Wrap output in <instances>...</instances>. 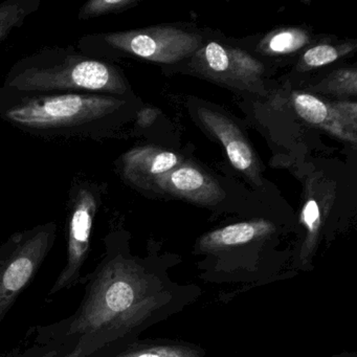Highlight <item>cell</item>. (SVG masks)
Returning a JSON list of instances; mask_svg holds the SVG:
<instances>
[{"label":"cell","instance_id":"1","mask_svg":"<svg viewBox=\"0 0 357 357\" xmlns=\"http://www.w3.org/2000/svg\"><path fill=\"white\" fill-rule=\"evenodd\" d=\"M106 255L89 277L76 312L43 328L39 340L56 357H102L143 321L149 284L143 267L106 242Z\"/></svg>","mask_w":357,"mask_h":357},{"label":"cell","instance_id":"2","mask_svg":"<svg viewBox=\"0 0 357 357\" xmlns=\"http://www.w3.org/2000/svg\"><path fill=\"white\" fill-rule=\"evenodd\" d=\"M130 110L128 95L35 93L0 86V121L45 141L114 135Z\"/></svg>","mask_w":357,"mask_h":357},{"label":"cell","instance_id":"3","mask_svg":"<svg viewBox=\"0 0 357 357\" xmlns=\"http://www.w3.org/2000/svg\"><path fill=\"white\" fill-rule=\"evenodd\" d=\"M1 86L35 93H129L126 77L116 64L73 47H47L24 56L11 66Z\"/></svg>","mask_w":357,"mask_h":357},{"label":"cell","instance_id":"4","mask_svg":"<svg viewBox=\"0 0 357 357\" xmlns=\"http://www.w3.org/2000/svg\"><path fill=\"white\" fill-rule=\"evenodd\" d=\"M202 37L174 28L95 33L81 37L77 49L89 57L110 62L123 56L175 63L197 51Z\"/></svg>","mask_w":357,"mask_h":357},{"label":"cell","instance_id":"5","mask_svg":"<svg viewBox=\"0 0 357 357\" xmlns=\"http://www.w3.org/2000/svg\"><path fill=\"white\" fill-rule=\"evenodd\" d=\"M105 194V185L86 176L73 178L66 202V262L47 294V300L80 281L89 258L91 236L98 211Z\"/></svg>","mask_w":357,"mask_h":357},{"label":"cell","instance_id":"6","mask_svg":"<svg viewBox=\"0 0 357 357\" xmlns=\"http://www.w3.org/2000/svg\"><path fill=\"white\" fill-rule=\"evenodd\" d=\"M57 225L47 222L10 237L7 252L0 257V323L53 248Z\"/></svg>","mask_w":357,"mask_h":357},{"label":"cell","instance_id":"7","mask_svg":"<svg viewBox=\"0 0 357 357\" xmlns=\"http://www.w3.org/2000/svg\"><path fill=\"white\" fill-rule=\"evenodd\" d=\"M181 158L153 146H139L125 152L118 160L122 178L137 189H151L154 179L178 166Z\"/></svg>","mask_w":357,"mask_h":357},{"label":"cell","instance_id":"8","mask_svg":"<svg viewBox=\"0 0 357 357\" xmlns=\"http://www.w3.org/2000/svg\"><path fill=\"white\" fill-rule=\"evenodd\" d=\"M151 189L198 204H214L225 195L219 183L200 169L175 167L154 179Z\"/></svg>","mask_w":357,"mask_h":357},{"label":"cell","instance_id":"9","mask_svg":"<svg viewBox=\"0 0 357 357\" xmlns=\"http://www.w3.org/2000/svg\"><path fill=\"white\" fill-rule=\"evenodd\" d=\"M198 116L204 127L225 146L231 164L252 181L259 183L256 155L237 125L227 116L208 108H200Z\"/></svg>","mask_w":357,"mask_h":357},{"label":"cell","instance_id":"10","mask_svg":"<svg viewBox=\"0 0 357 357\" xmlns=\"http://www.w3.org/2000/svg\"><path fill=\"white\" fill-rule=\"evenodd\" d=\"M199 66L210 76L231 82L250 83L263 72L260 62L239 50L210 43L200 52Z\"/></svg>","mask_w":357,"mask_h":357},{"label":"cell","instance_id":"11","mask_svg":"<svg viewBox=\"0 0 357 357\" xmlns=\"http://www.w3.org/2000/svg\"><path fill=\"white\" fill-rule=\"evenodd\" d=\"M273 231L275 227L267 220L236 223L206 234L200 240V248L204 250L231 248L264 237Z\"/></svg>","mask_w":357,"mask_h":357},{"label":"cell","instance_id":"12","mask_svg":"<svg viewBox=\"0 0 357 357\" xmlns=\"http://www.w3.org/2000/svg\"><path fill=\"white\" fill-rule=\"evenodd\" d=\"M41 0H6L0 3V45L38 11Z\"/></svg>","mask_w":357,"mask_h":357},{"label":"cell","instance_id":"13","mask_svg":"<svg viewBox=\"0 0 357 357\" xmlns=\"http://www.w3.org/2000/svg\"><path fill=\"white\" fill-rule=\"evenodd\" d=\"M308 43V35L301 30L287 29L271 35L263 47L271 54H289L298 51Z\"/></svg>","mask_w":357,"mask_h":357},{"label":"cell","instance_id":"14","mask_svg":"<svg viewBox=\"0 0 357 357\" xmlns=\"http://www.w3.org/2000/svg\"><path fill=\"white\" fill-rule=\"evenodd\" d=\"M294 104L296 114L310 124H324L329 116L328 106L308 93H296L294 96Z\"/></svg>","mask_w":357,"mask_h":357},{"label":"cell","instance_id":"15","mask_svg":"<svg viewBox=\"0 0 357 357\" xmlns=\"http://www.w3.org/2000/svg\"><path fill=\"white\" fill-rule=\"evenodd\" d=\"M137 5L135 0H89L80 8L79 20H89L119 13Z\"/></svg>","mask_w":357,"mask_h":357},{"label":"cell","instance_id":"16","mask_svg":"<svg viewBox=\"0 0 357 357\" xmlns=\"http://www.w3.org/2000/svg\"><path fill=\"white\" fill-rule=\"evenodd\" d=\"M103 357H197V354L183 347H147L127 349L116 354Z\"/></svg>","mask_w":357,"mask_h":357},{"label":"cell","instance_id":"17","mask_svg":"<svg viewBox=\"0 0 357 357\" xmlns=\"http://www.w3.org/2000/svg\"><path fill=\"white\" fill-rule=\"evenodd\" d=\"M342 52L331 45H317L308 50L303 56V61L309 68H321L337 60Z\"/></svg>","mask_w":357,"mask_h":357},{"label":"cell","instance_id":"18","mask_svg":"<svg viewBox=\"0 0 357 357\" xmlns=\"http://www.w3.org/2000/svg\"><path fill=\"white\" fill-rule=\"evenodd\" d=\"M332 76V75H331ZM329 91H337L340 93H356V73L353 70H342L337 75H333L328 83Z\"/></svg>","mask_w":357,"mask_h":357},{"label":"cell","instance_id":"19","mask_svg":"<svg viewBox=\"0 0 357 357\" xmlns=\"http://www.w3.org/2000/svg\"><path fill=\"white\" fill-rule=\"evenodd\" d=\"M302 219L308 229L310 237H315L321 225V213L317 200L309 198L303 208Z\"/></svg>","mask_w":357,"mask_h":357},{"label":"cell","instance_id":"20","mask_svg":"<svg viewBox=\"0 0 357 357\" xmlns=\"http://www.w3.org/2000/svg\"><path fill=\"white\" fill-rule=\"evenodd\" d=\"M10 246V238L5 242H0V257L3 256Z\"/></svg>","mask_w":357,"mask_h":357}]
</instances>
